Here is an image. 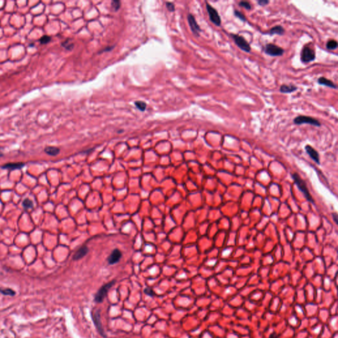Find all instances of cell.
I'll list each match as a JSON object with an SVG mask.
<instances>
[{
	"label": "cell",
	"mask_w": 338,
	"mask_h": 338,
	"mask_svg": "<svg viewBox=\"0 0 338 338\" xmlns=\"http://www.w3.org/2000/svg\"><path fill=\"white\" fill-rule=\"evenodd\" d=\"M316 53L314 48L310 46V44L303 46L301 52V61L303 63H308L315 61Z\"/></svg>",
	"instance_id": "6da1fadb"
},
{
	"label": "cell",
	"mask_w": 338,
	"mask_h": 338,
	"mask_svg": "<svg viewBox=\"0 0 338 338\" xmlns=\"http://www.w3.org/2000/svg\"><path fill=\"white\" fill-rule=\"evenodd\" d=\"M292 177L293 178V180H295L296 185L297 186L298 188H299V190L301 191V192L303 193L306 198H307L310 201H313L312 197L311 196V195L310 194L307 184H306V182H304L303 179L297 173L292 174Z\"/></svg>",
	"instance_id": "7a4b0ae2"
},
{
	"label": "cell",
	"mask_w": 338,
	"mask_h": 338,
	"mask_svg": "<svg viewBox=\"0 0 338 338\" xmlns=\"http://www.w3.org/2000/svg\"><path fill=\"white\" fill-rule=\"evenodd\" d=\"M230 37L233 39L235 44L240 50L246 53H250L251 52V46L244 37L237 34H230Z\"/></svg>",
	"instance_id": "3957f363"
},
{
	"label": "cell",
	"mask_w": 338,
	"mask_h": 338,
	"mask_svg": "<svg viewBox=\"0 0 338 338\" xmlns=\"http://www.w3.org/2000/svg\"><path fill=\"white\" fill-rule=\"evenodd\" d=\"M294 124L296 125H303V124H310L316 127H320L321 123L317 119L308 116H304V115H300L293 120Z\"/></svg>",
	"instance_id": "277c9868"
},
{
	"label": "cell",
	"mask_w": 338,
	"mask_h": 338,
	"mask_svg": "<svg viewBox=\"0 0 338 338\" xmlns=\"http://www.w3.org/2000/svg\"><path fill=\"white\" fill-rule=\"evenodd\" d=\"M264 52L265 54L272 57L281 56L285 53L284 49L272 43L267 44L264 48Z\"/></svg>",
	"instance_id": "5b68a950"
},
{
	"label": "cell",
	"mask_w": 338,
	"mask_h": 338,
	"mask_svg": "<svg viewBox=\"0 0 338 338\" xmlns=\"http://www.w3.org/2000/svg\"><path fill=\"white\" fill-rule=\"evenodd\" d=\"M206 9L209 15V18L210 21L215 25L217 27H221V18L217 10L212 7L209 3L206 2Z\"/></svg>",
	"instance_id": "8992f818"
},
{
	"label": "cell",
	"mask_w": 338,
	"mask_h": 338,
	"mask_svg": "<svg viewBox=\"0 0 338 338\" xmlns=\"http://www.w3.org/2000/svg\"><path fill=\"white\" fill-rule=\"evenodd\" d=\"M116 283V281L113 280L112 281L109 282V283L104 285L103 286L99 289L98 292L97 293L94 297V301L98 303H101L102 302L104 301L105 298L106 297L107 293H108L109 289L112 287V286Z\"/></svg>",
	"instance_id": "52a82bcc"
},
{
	"label": "cell",
	"mask_w": 338,
	"mask_h": 338,
	"mask_svg": "<svg viewBox=\"0 0 338 338\" xmlns=\"http://www.w3.org/2000/svg\"><path fill=\"white\" fill-rule=\"evenodd\" d=\"M92 320L94 322V324L96 326L97 330L100 333V334L104 337H106L105 335L104 329L102 326V323L101 320V310L98 309L97 311L94 312L93 315H92Z\"/></svg>",
	"instance_id": "ba28073f"
},
{
	"label": "cell",
	"mask_w": 338,
	"mask_h": 338,
	"mask_svg": "<svg viewBox=\"0 0 338 338\" xmlns=\"http://www.w3.org/2000/svg\"><path fill=\"white\" fill-rule=\"evenodd\" d=\"M187 18H188V22L190 25V29L192 30L193 34L195 36H196V37H199V36H200V33L201 32V29L197 24L196 19L194 17V16L192 14L189 13L188 15V17Z\"/></svg>",
	"instance_id": "9c48e42d"
},
{
	"label": "cell",
	"mask_w": 338,
	"mask_h": 338,
	"mask_svg": "<svg viewBox=\"0 0 338 338\" xmlns=\"http://www.w3.org/2000/svg\"><path fill=\"white\" fill-rule=\"evenodd\" d=\"M122 256V254L120 250L118 249H114L108 258V262L109 264L113 265L117 264L120 260Z\"/></svg>",
	"instance_id": "30bf717a"
},
{
	"label": "cell",
	"mask_w": 338,
	"mask_h": 338,
	"mask_svg": "<svg viewBox=\"0 0 338 338\" xmlns=\"http://www.w3.org/2000/svg\"><path fill=\"white\" fill-rule=\"evenodd\" d=\"M304 148L306 151H307V153L308 154V155L311 157L312 159L314 160V161H315L316 163L320 164V155L317 151L315 148H313L312 146L309 145H306Z\"/></svg>",
	"instance_id": "8fae6325"
},
{
	"label": "cell",
	"mask_w": 338,
	"mask_h": 338,
	"mask_svg": "<svg viewBox=\"0 0 338 338\" xmlns=\"http://www.w3.org/2000/svg\"><path fill=\"white\" fill-rule=\"evenodd\" d=\"M318 83L320 85H323L329 87V88L336 89L337 88L336 83H333L330 79H328L324 77H320L318 79Z\"/></svg>",
	"instance_id": "7c38bea8"
},
{
	"label": "cell",
	"mask_w": 338,
	"mask_h": 338,
	"mask_svg": "<svg viewBox=\"0 0 338 338\" xmlns=\"http://www.w3.org/2000/svg\"><path fill=\"white\" fill-rule=\"evenodd\" d=\"M89 252V248L86 246H83L82 247L79 248L77 251L74 254L73 259V260H79L81 259L84 256L87 255V254Z\"/></svg>",
	"instance_id": "4fadbf2b"
},
{
	"label": "cell",
	"mask_w": 338,
	"mask_h": 338,
	"mask_svg": "<svg viewBox=\"0 0 338 338\" xmlns=\"http://www.w3.org/2000/svg\"><path fill=\"white\" fill-rule=\"evenodd\" d=\"M285 30L283 27L281 25H276L272 27V29H270V30L268 31V33H266L265 34H268L270 36H273L275 34L282 36L285 34Z\"/></svg>",
	"instance_id": "5bb4252c"
},
{
	"label": "cell",
	"mask_w": 338,
	"mask_h": 338,
	"mask_svg": "<svg viewBox=\"0 0 338 338\" xmlns=\"http://www.w3.org/2000/svg\"><path fill=\"white\" fill-rule=\"evenodd\" d=\"M297 89H298V87L295 85L283 84L280 87L279 91L281 93L289 94V93H292L293 92H295V91H296Z\"/></svg>",
	"instance_id": "9a60e30c"
},
{
	"label": "cell",
	"mask_w": 338,
	"mask_h": 338,
	"mask_svg": "<svg viewBox=\"0 0 338 338\" xmlns=\"http://www.w3.org/2000/svg\"><path fill=\"white\" fill-rule=\"evenodd\" d=\"M24 166H25V163H23V162H9V163L3 165L2 166V169L15 170L21 169Z\"/></svg>",
	"instance_id": "2e32d148"
},
{
	"label": "cell",
	"mask_w": 338,
	"mask_h": 338,
	"mask_svg": "<svg viewBox=\"0 0 338 338\" xmlns=\"http://www.w3.org/2000/svg\"><path fill=\"white\" fill-rule=\"evenodd\" d=\"M44 151L46 154L49 155L50 156H56L59 153L60 150H59V148H55V147L49 146L46 147L44 149Z\"/></svg>",
	"instance_id": "e0dca14e"
},
{
	"label": "cell",
	"mask_w": 338,
	"mask_h": 338,
	"mask_svg": "<svg viewBox=\"0 0 338 338\" xmlns=\"http://www.w3.org/2000/svg\"><path fill=\"white\" fill-rule=\"evenodd\" d=\"M337 46H338V44L336 40L332 39L327 42L326 44V48L329 50H333L337 49Z\"/></svg>",
	"instance_id": "ac0fdd59"
},
{
	"label": "cell",
	"mask_w": 338,
	"mask_h": 338,
	"mask_svg": "<svg viewBox=\"0 0 338 338\" xmlns=\"http://www.w3.org/2000/svg\"><path fill=\"white\" fill-rule=\"evenodd\" d=\"M62 46L67 50H71L73 48L74 44L69 42V39H67L66 41L63 42L62 43Z\"/></svg>",
	"instance_id": "d6986e66"
},
{
	"label": "cell",
	"mask_w": 338,
	"mask_h": 338,
	"mask_svg": "<svg viewBox=\"0 0 338 338\" xmlns=\"http://www.w3.org/2000/svg\"><path fill=\"white\" fill-rule=\"evenodd\" d=\"M0 293L3 294V295H9V296H14L15 295V292L11 289H1L0 288Z\"/></svg>",
	"instance_id": "ffe728a7"
},
{
	"label": "cell",
	"mask_w": 338,
	"mask_h": 338,
	"mask_svg": "<svg viewBox=\"0 0 338 338\" xmlns=\"http://www.w3.org/2000/svg\"><path fill=\"white\" fill-rule=\"evenodd\" d=\"M135 106H136L137 109L140 110L141 112H144L147 108V105L145 102L143 101H136L135 102Z\"/></svg>",
	"instance_id": "44dd1931"
},
{
	"label": "cell",
	"mask_w": 338,
	"mask_h": 338,
	"mask_svg": "<svg viewBox=\"0 0 338 338\" xmlns=\"http://www.w3.org/2000/svg\"><path fill=\"white\" fill-rule=\"evenodd\" d=\"M234 15L236 17H237L238 19H239L240 21H242V22H246V20H247V19H246V16L244 15V13H242V12L240 11L234 10Z\"/></svg>",
	"instance_id": "7402d4cb"
},
{
	"label": "cell",
	"mask_w": 338,
	"mask_h": 338,
	"mask_svg": "<svg viewBox=\"0 0 338 338\" xmlns=\"http://www.w3.org/2000/svg\"><path fill=\"white\" fill-rule=\"evenodd\" d=\"M238 5L241 7H243L245 9L248 10V11H250L252 9V5L250 4V2H247V1H241L239 3H238Z\"/></svg>",
	"instance_id": "603a6c76"
},
{
	"label": "cell",
	"mask_w": 338,
	"mask_h": 338,
	"mask_svg": "<svg viewBox=\"0 0 338 338\" xmlns=\"http://www.w3.org/2000/svg\"><path fill=\"white\" fill-rule=\"evenodd\" d=\"M111 5H112V7L115 11H117L118 10L120 9L121 7V2L118 1V0H113L111 2Z\"/></svg>",
	"instance_id": "cb8c5ba5"
},
{
	"label": "cell",
	"mask_w": 338,
	"mask_h": 338,
	"mask_svg": "<svg viewBox=\"0 0 338 338\" xmlns=\"http://www.w3.org/2000/svg\"><path fill=\"white\" fill-rule=\"evenodd\" d=\"M52 41V38L50 36L44 35L40 38L39 41L41 42V44H47L48 43H49Z\"/></svg>",
	"instance_id": "d4e9b609"
},
{
	"label": "cell",
	"mask_w": 338,
	"mask_h": 338,
	"mask_svg": "<svg viewBox=\"0 0 338 338\" xmlns=\"http://www.w3.org/2000/svg\"><path fill=\"white\" fill-rule=\"evenodd\" d=\"M23 206L25 208V209H29L33 208V201L31 200H30L29 199H26L23 201Z\"/></svg>",
	"instance_id": "484cf974"
},
{
	"label": "cell",
	"mask_w": 338,
	"mask_h": 338,
	"mask_svg": "<svg viewBox=\"0 0 338 338\" xmlns=\"http://www.w3.org/2000/svg\"><path fill=\"white\" fill-rule=\"evenodd\" d=\"M166 7L168 9V10L170 12H174L175 11V6H174V4L173 3L166 2Z\"/></svg>",
	"instance_id": "4316f807"
},
{
	"label": "cell",
	"mask_w": 338,
	"mask_h": 338,
	"mask_svg": "<svg viewBox=\"0 0 338 338\" xmlns=\"http://www.w3.org/2000/svg\"><path fill=\"white\" fill-rule=\"evenodd\" d=\"M144 293L146 294V295H148L149 296H151L153 297L154 295H155V293L150 288H146L144 289Z\"/></svg>",
	"instance_id": "83f0119b"
},
{
	"label": "cell",
	"mask_w": 338,
	"mask_h": 338,
	"mask_svg": "<svg viewBox=\"0 0 338 338\" xmlns=\"http://www.w3.org/2000/svg\"><path fill=\"white\" fill-rule=\"evenodd\" d=\"M257 3L260 6L264 7L268 5L269 3V0H258V1H257Z\"/></svg>",
	"instance_id": "f1b7e54d"
},
{
	"label": "cell",
	"mask_w": 338,
	"mask_h": 338,
	"mask_svg": "<svg viewBox=\"0 0 338 338\" xmlns=\"http://www.w3.org/2000/svg\"><path fill=\"white\" fill-rule=\"evenodd\" d=\"M333 217L334 218V220H335V221H336V223H337V214H336V213L333 214Z\"/></svg>",
	"instance_id": "f546056e"
},
{
	"label": "cell",
	"mask_w": 338,
	"mask_h": 338,
	"mask_svg": "<svg viewBox=\"0 0 338 338\" xmlns=\"http://www.w3.org/2000/svg\"><path fill=\"white\" fill-rule=\"evenodd\" d=\"M3 155V154L2 151V148H0V157H2Z\"/></svg>",
	"instance_id": "4dcf8cb0"
}]
</instances>
